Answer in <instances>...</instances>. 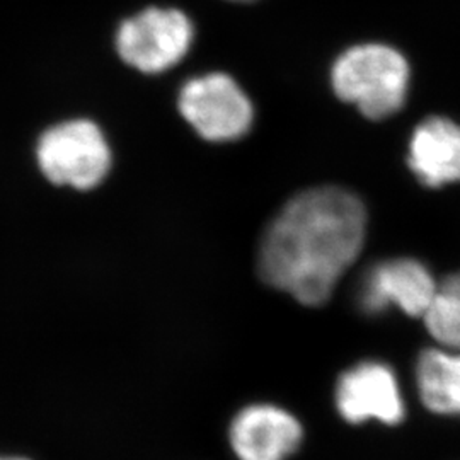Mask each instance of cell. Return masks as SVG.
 <instances>
[{
  "mask_svg": "<svg viewBox=\"0 0 460 460\" xmlns=\"http://www.w3.org/2000/svg\"><path fill=\"white\" fill-rule=\"evenodd\" d=\"M367 235V210L353 193L323 186L292 198L264 232L258 268L273 288L307 307L328 302Z\"/></svg>",
  "mask_w": 460,
  "mask_h": 460,
  "instance_id": "1",
  "label": "cell"
},
{
  "mask_svg": "<svg viewBox=\"0 0 460 460\" xmlns=\"http://www.w3.org/2000/svg\"><path fill=\"white\" fill-rule=\"evenodd\" d=\"M408 87L410 66L387 45L367 43L346 49L332 66L336 96L358 106L370 119L397 113L406 101Z\"/></svg>",
  "mask_w": 460,
  "mask_h": 460,
  "instance_id": "2",
  "label": "cell"
},
{
  "mask_svg": "<svg viewBox=\"0 0 460 460\" xmlns=\"http://www.w3.org/2000/svg\"><path fill=\"white\" fill-rule=\"evenodd\" d=\"M38 164L49 181L91 190L111 167V152L93 121L75 119L49 128L38 144Z\"/></svg>",
  "mask_w": 460,
  "mask_h": 460,
  "instance_id": "3",
  "label": "cell"
},
{
  "mask_svg": "<svg viewBox=\"0 0 460 460\" xmlns=\"http://www.w3.org/2000/svg\"><path fill=\"white\" fill-rule=\"evenodd\" d=\"M193 41V24L176 9H147L125 21L116 36L119 57L147 74L181 62Z\"/></svg>",
  "mask_w": 460,
  "mask_h": 460,
  "instance_id": "4",
  "label": "cell"
},
{
  "mask_svg": "<svg viewBox=\"0 0 460 460\" xmlns=\"http://www.w3.org/2000/svg\"><path fill=\"white\" fill-rule=\"evenodd\" d=\"M180 110L184 119L210 142L244 137L252 123V106L243 89L226 74H208L182 87Z\"/></svg>",
  "mask_w": 460,
  "mask_h": 460,
  "instance_id": "5",
  "label": "cell"
},
{
  "mask_svg": "<svg viewBox=\"0 0 460 460\" xmlns=\"http://www.w3.org/2000/svg\"><path fill=\"white\" fill-rule=\"evenodd\" d=\"M336 408L351 425L368 420L397 425L406 412L394 370L376 360L357 363L343 372L336 385Z\"/></svg>",
  "mask_w": 460,
  "mask_h": 460,
  "instance_id": "6",
  "label": "cell"
},
{
  "mask_svg": "<svg viewBox=\"0 0 460 460\" xmlns=\"http://www.w3.org/2000/svg\"><path fill=\"white\" fill-rule=\"evenodd\" d=\"M438 285L421 261L397 258L376 264L365 275L358 302L367 314L384 313L394 305L411 317H425Z\"/></svg>",
  "mask_w": 460,
  "mask_h": 460,
  "instance_id": "7",
  "label": "cell"
},
{
  "mask_svg": "<svg viewBox=\"0 0 460 460\" xmlns=\"http://www.w3.org/2000/svg\"><path fill=\"white\" fill-rule=\"evenodd\" d=\"M302 438L300 421L275 404H251L230 423V445L239 460H287Z\"/></svg>",
  "mask_w": 460,
  "mask_h": 460,
  "instance_id": "8",
  "label": "cell"
},
{
  "mask_svg": "<svg viewBox=\"0 0 460 460\" xmlns=\"http://www.w3.org/2000/svg\"><path fill=\"white\" fill-rule=\"evenodd\" d=\"M408 164L428 188L460 181V125L442 116L421 121L412 133Z\"/></svg>",
  "mask_w": 460,
  "mask_h": 460,
  "instance_id": "9",
  "label": "cell"
},
{
  "mask_svg": "<svg viewBox=\"0 0 460 460\" xmlns=\"http://www.w3.org/2000/svg\"><path fill=\"white\" fill-rule=\"evenodd\" d=\"M416 384L429 411L460 416V349H425L416 363Z\"/></svg>",
  "mask_w": 460,
  "mask_h": 460,
  "instance_id": "10",
  "label": "cell"
},
{
  "mask_svg": "<svg viewBox=\"0 0 460 460\" xmlns=\"http://www.w3.org/2000/svg\"><path fill=\"white\" fill-rule=\"evenodd\" d=\"M431 338L447 349H460V271L438 285L425 317Z\"/></svg>",
  "mask_w": 460,
  "mask_h": 460,
  "instance_id": "11",
  "label": "cell"
},
{
  "mask_svg": "<svg viewBox=\"0 0 460 460\" xmlns=\"http://www.w3.org/2000/svg\"><path fill=\"white\" fill-rule=\"evenodd\" d=\"M0 460H28V459H21V457H0Z\"/></svg>",
  "mask_w": 460,
  "mask_h": 460,
  "instance_id": "12",
  "label": "cell"
},
{
  "mask_svg": "<svg viewBox=\"0 0 460 460\" xmlns=\"http://www.w3.org/2000/svg\"><path fill=\"white\" fill-rule=\"evenodd\" d=\"M232 2H252V0H232Z\"/></svg>",
  "mask_w": 460,
  "mask_h": 460,
  "instance_id": "13",
  "label": "cell"
}]
</instances>
